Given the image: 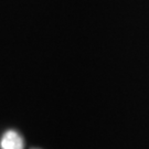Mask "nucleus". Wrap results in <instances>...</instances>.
Returning <instances> with one entry per match:
<instances>
[{"label":"nucleus","mask_w":149,"mask_h":149,"mask_svg":"<svg viewBox=\"0 0 149 149\" xmlns=\"http://www.w3.org/2000/svg\"><path fill=\"white\" fill-rule=\"evenodd\" d=\"M24 141L16 130H7L0 140L1 149H23Z\"/></svg>","instance_id":"obj_1"}]
</instances>
